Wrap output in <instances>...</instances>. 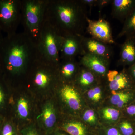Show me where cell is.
I'll return each instance as SVG.
<instances>
[{
    "label": "cell",
    "instance_id": "15",
    "mask_svg": "<svg viewBox=\"0 0 135 135\" xmlns=\"http://www.w3.org/2000/svg\"><path fill=\"white\" fill-rule=\"evenodd\" d=\"M135 35V9L125 20L121 31L116 38L131 37Z\"/></svg>",
    "mask_w": 135,
    "mask_h": 135
},
{
    "label": "cell",
    "instance_id": "23",
    "mask_svg": "<svg viewBox=\"0 0 135 135\" xmlns=\"http://www.w3.org/2000/svg\"><path fill=\"white\" fill-rule=\"evenodd\" d=\"M89 98L95 102H98L101 99L102 90L99 86H95L90 89L88 92Z\"/></svg>",
    "mask_w": 135,
    "mask_h": 135
},
{
    "label": "cell",
    "instance_id": "29",
    "mask_svg": "<svg viewBox=\"0 0 135 135\" xmlns=\"http://www.w3.org/2000/svg\"><path fill=\"white\" fill-rule=\"evenodd\" d=\"M107 135H121L119 131L114 128L109 129L107 133Z\"/></svg>",
    "mask_w": 135,
    "mask_h": 135
},
{
    "label": "cell",
    "instance_id": "35",
    "mask_svg": "<svg viewBox=\"0 0 135 135\" xmlns=\"http://www.w3.org/2000/svg\"><path fill=\"white\" fill-rule=\"evenodd\" d=\"M2 40V38H1V34H0V42H1V41Z\"/></svg>",
    "mask_w": 135,
    "mask_h": 135
},
{
    "label": "cell",
    "instance_id": "18",
    "mask_svg": "<svg viewBox=\"0 0 135 135\" xmlns=\"http://www.w3.org/2000/svg\"><path fill=\"white\" fill-rule=\"evenodd\" d=\"M18 115L20 119H27L30 116V103L26 98L22 97L18 100L17 104Z\"/></svg>",
    "mask_w": 135,
    "mask_h": 135
},
{
    "label": "cell",
    "instance_id": "1",
    "mask_svg": "<svg viewBox=\"0 0 135 135\" xmlns=\"http://www.w3.org/2000/svg\"><path fill=\"white\" fill-rule=\"evenodd\" d=\"M28 51L24 44L20 43L13 35L0 42V59L9 72L17 74L23 70L28 59Z\"/></svg>",
    "mask_w": 135,
    "mask_h": 135
},
{
    "label": "cell",
    "instance_id": "20",
    "mask_svg": "<svg viewBox=\"0 0 135 135\" xmlns=\"http://www.w3.org/2000/svg\"><path fill=\"white\" fill-rule=\"evenodd\" d=\"M51 81V77L48 73L44 71H39L36 73L34 82L36 86L40 88L47 86Z\"/></svg>",
    "mask_w": 135,
    "mask_h": 135
},
{
    "label": "cell",
    "instance_id": "14",
    "mask_svg": "<svg viewBox=\"0 0 135 135\" xmlns=\"http://www.w3.org/2000/svg\"><path fill=\"white\" fill-rule=\"evenodd\" d=\"M40 116L47 134L52 132L56 122L57 116L55 109L52 103L48 102L44 105Z\"/></svg>",
    "mask_w": 135,
    "mask_h": 135
},
{
    "label": "cell",
    "instance_id": "9",
    "mask_svg": "<svg viewBox=\"0 0 135 135\" xmlns=\"http://www.w3.org/2000/svg\"><path fill=\"white\" fill-rule=\"evenodd\" d=\"M60 50L63 55L68 59H72L79 53L82 54L81 36L69 35L63 37Z\"/></svg>",
    "mask_w": 135,
    "mask_h": 135
},
{
    "label": "cell",
    "instance_id": "33",
    "mask_svg": "<svg viewBox=\"0 0 135 135\" xmlns=\"http://www.w3.org/2000/svg\"><path fill=\"white\" fill-rule=\"evenodd\" d=\"M47 135H66L64 133H59V132H51V133L47 134Z\"/></svg>",
    "mask_w": 135,
    "mask_h": 135
},
{
    "label": "cell",
    "instance_id": "25",
    "mask_svg": "<svg viewBox=\"0 0 135 135\" xmlns=\"http://www.w3.org/2000/svg\"><path fill=\"white\" fill-rule=\"evenodd\" d=\"M83 120L89 123H94L97 119L95 112L92 110H88L84 113L83 115Z\"/></svg>",
    "mask_w": 135,
    "mask_h": 135
},
{
    "label": "cell",
    "instance_id": "21",
    "mask_svg": "<svg viewBox=\"0 0 135 135\" xmlns=\"http://www.w3.org/2000/svg\"><path fill=\"white\" fill-rule=\"evenodd\" d=\"M77 70V65L72 60H70L63 65L61 68V75L65 79H70L73 77Z\"/></svg>",
    "mask_w": 135,
    "mask_h": 135
},
{
    "label": "cell",
    "instance_id": "11",
    "mask_svg": "<svg viewBox=\"0 0 135 135\" xmlns=\"http://www.w3.org/2000/svg\"><path fill=\"white\" fill-rule=\"evenodd\" d=\"M109 88L116 91L128 87L130 83V78L124 71L119 73L116 70H109L106 75Z\"/></svg>",
    "mask_w": 135,
    "mask_h": 135
},
{
    "label": "cell",
    "instance_id": "6",
    "mask_svg": "<svg viewBox=\"0 0 135 135\" xmlns=\"http://www.w3.org/2000/svg\"><path fill=\"white\" fill-rule=\"evenodd\" d=\"M63 37L59 36L53 30L45 32L42 38V44L46 55L51 60L57 62Z\"/></svg>",
    "mask_w": 135,
    "mask_h": 135
},
{
    "label": "cell",
    "instance_id": "28",
    "mask_svg": "<svg viewBox=\"0 0 135 135\" xmlns=\"http://www.w3.org/2000/svg\"><path fill=\"white\" fill-rule=\"evenodd\" d=\"M81 2L85 6L91 8L94 6H98L99 0H83Z\"/></svg>",
    "mask_w": 135,
    "mask_h": 135
},
{
    "label": "cell",
    "instance_id": "5",
    "mask_svg": "<svg viewBox=\"0 0 135 135\" xmlns=\"http://www.w3.org/2000/svg\"><path fill=\"white\" fill-rule=\"evenodd\" d=\"M82 54L95 55L110 60L112 50L108 44L99 41L94 38L81 37Z\"/></svg>",
    "mask_w": 135,
    "mask_h": 135
},
{
    "label": "cell",
    "instance_id": "32",
    "mask_svg": "<svg viewBox=\"0 0 135 135\" xmlns=\"http://www.w3.org/2000/svg\"><path fill=\"white\" fill-rule=\"evenodd\" d=\"M4 95L3 93L2 90L0 87V105L2 104L4 102Z\"/></svg>",
    "mask_w": 135,
    "mask_h": 135
},
{
    "label": "cell",
    "instance_id": "8",
    "mask_svg": "<svg viewBox=\"0 0 135 135\" xmlns=\"http://www.w3.org/2000/svg\"><path fill=\"white\" fill-rule=\"evenodd\" d=\"M42 11L41 4L39 2L29 1L25 6L26 23L32 32H37L40 22Z\"/></svg>",
    "mask_w": 135,
    "mask_h": 135
},
{
    "label": "cell",
    "instance_id": "7",
    "mask_svg": "<svg viewBox=\"0 0 135 135\" xmlns=\"http://www.w3.org/2000/svg\"><path fill=\"white\" fill-rule=\"evenodd\" d=\"M110 60L92 54L83 55L81 63L84 67L94 73L97 76L104 77L108 72Z\"/></svg>",
    "mask_w": 135,
    "mask_h": 135
},
{
    "label": "cell",
    "instance_id": "4",
    "mask_svg": "<svg viewBox=\"0 0 135 135\" xmlns=\"http://www.w3.org/2000/svg\"><path fill=\"white\" fill-rule=\"evenodd\" d=\"M17 16V4L14 0H0V29L12 32Z\"/></svg>",
    "mask_w": 135,
    "mask_h": 135
},
{
    "label": "cell",
    "instance_id": "31",
    "mask_svg": "<svg viewBox=\"0 0 135 135\" xmlns=\"http://www.w3.org/2000/svg\"><path fill=\"white\" fill-rule=\"evenodd\" d=\"M129 73H130L131 77L135 80V63L131 65L129 70Z\"/></svg>",
    "mask_w": 135,
    "mask_h": 135
},
{
    "label": "cell",
    "instance_id": "2",
    "mask_svg": "<svg viewBox=\"0 0 135 135\" xmlns=\"http://www.w3.org/2000/svg\"><path fill=\"white\" fill-rule=\"evenodd\" d=\"M86 7L81 1L59 2L56 7L59 23L66 30L80 32L86 23Z\"/></svg>",
    "mask_w": 135,
    "mask_h": 135
},
{
    "label": "cell",
    "instance_id": "16",
    "mask_svg": "<svg viewBox=\"0 0 135 135\" xmlns=\"http://www.w3.org/2000/svg\"><path fill=\"white\" fill-rule=\"evenodd\" d=\"M97 76L88 69L84 67L77 75V81L81 86H89L97 82Z\"/></svg>",
    "mask_w": 135,
    "mask_h": 135
},
{
    "label": "cell",
    "instance_id": "10",
    "mask_svg": "<svg viewBox=\"0 0 135 135\" xmlns=\"http://www.w3.org/2000/svg\"><path fill=\"white\" fill-rule=\"evenodd\" d=\"M112 5L113 17L124 22L135 9V0H113Z\"/></svg>",
    "mask_w": 135,
    "mask_h": 135
},
{
    "label": "cell",
    "instance_id": "3",
    "mask_svg": "<svg viewBox=\"0 0 135 135\" xmlns=\"http://www.w3.org/2000/svg\"><path fill=\"white\" fill-rule=\"evenodd\" d=\"M86 21L88 25L87 30L92 38L107 44L115 43L109 22L104 18L93 20L88 17Z\"/></svg>",
    "mask_w": 135,
    "mask_h": 135
},
{
    "label": "cell",
    "instance_id": "12",
    "mask_svg": "<svg viewBox=\"0 0 135 135\" xmlns=\"http://www.w3.org/2000/svg\"><path fill=\"white\" fill-rule=\"evenodd\" d=\"M60 95L68 106L74 111L81 108V101L76 90L69 84H65L60 90Z\"/></svg>",
    "mask_w": 135,
    "mask_h": 135
},
{
    "label": "cell",
    "instance_id": "22",
    "mask_svg": "<svg viewBox=\"0 0 135 135\" xmlns=\"http://www.w3.org/2000/svg\"><path fill=\"white\" fill-rule=\"evenodd\" d=\"M102 113L104 119L111 121L117 120L120 115L119 111L113 108H105L103 110Z\"/></svg>",
    "mask_w": 135,
    "mask_h": 135
},
{
    "label": "cell",
    "instance_id": "17",
    "mask_svg": "<svg viewBox=\"0 0 135 135\" xmlns=\"http://www.w3.org/2000/svg\"><path fill=\"white\" fill-rule=\"evenodd\" d=\"M63 128L70 135H86L85 128L82 123L79 122L66 123L63 125Z\"/></svg>",
    "mask_w": 135,
    "mask_h": 135
},
{
    "label": "cell",
    "instance_id": "27",
    "mask_svg": "<svg viewBox=\"0 0 135 135\" xmlns=\"http://www.w3.org/2000/svg\"><path fill=\"white\" fill-rule=\"evenodd\" d=\"M2 135H17L15 128L10 123L5 124L2 131Z\"/></svg>",
    "mask_w": 135,
    "mask_h": 135
},
{
    "label": "cell",
    "instance_id": "19",
    "mask_svg": "<svg viewBox=\"0 0 135 135\" xmlns=\"http://www.w3.org/2000/svg\"><path fill=\"white\" fill-rule=\"evenodd\" d=\"M112 92L113 95L111 98V103L119 108L122 107L131 98V95L129 93H116L114 91Z\"/></svg>",
    "mask_w": 135,
    "mask_h": 135
},
{
    "label": "cell",
    "instance_id": "24",
    "mask_svg": "<svg viewBox=\"0 0 135 135\" xmlns=\"http://www.w3.org/2000/svg\"><path fill=\"white\" fill-rule=\"evenodd\" d=\"M120 129L123 135H132L134 130L131 124L127 122H124L120 124Z\"/></svg>",
    "mask_w": 135,
    "mask_h": 135
},
{
    "label": "cell",
    "instance_id": "13",
    "mask_svg": "<svg viewBox=\"0 0 135 135\" xmlns=\"http://www.w3.org/2000/svg\"><path fill=\"white\" fill-rule=\"evenodd\" d=\"M118 62L123 65H131L135 63V42L132 38H126L121 45Z\"/></svg>",
    "mask_w": 135,
    "mask_h": 135
},
{
    "label": "cell",
    "instance_id": "34",
    "mask_svg": "<svg viewBox=\"0 0 135 135\" xmlns=\"http://www.w3.org/2000/svg\"><path fill=\"white\" fill-rule=\"evenodd\" d=\"M130 38H133L135 42V36H132V37H130Z\"/></svg>",
    "mask_w": 135,
    "mask_h": 135
},
{
    "label": "cell",
    "instance_id": "30",
    "mask_svg": "<svg viewBox=\"0 0 135 135\" xmlns=\"http://www.w3.org/2000/svg\"><path fill=\"white\" fill-rule=\"evenodd\" d=\"M127 111L129 114L132 116L135 115V105H130L128 107L127 109Z\"/></svg>",
    "mask_w": 135,
    "mask_h": 135
},
{
    "label": "cell",
    "instance_id": "26",
    "mask_svg": "<svg viewBox=\"0 0 135 135\" xmlns=\"http://www.w3.org/2000/svg\"><path fill=\"white\" fill-rule=\"evenodd\" d=\"M21 135H40L35 126L30 125L24 128L21 131Z\"/></svg>",
    "mask_w": 135,
    "mask_h": 135
}]
</instances>
